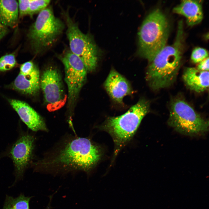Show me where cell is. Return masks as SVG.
<instances>
[{
    "instance_id": "obj_1",
    "label": "cell",
    "mask_w": 209,
    "mask_h": 209,
    "mask_svg": "<svg viewBox=\"0 0 209 209\" xmlns=\"http://www.w3.org/2000/svg\"><path fill=\"white\" fill-rule=\"evenodd\" d=\"M183 23L180 21L174 42L165 46L149 63L146 79L153 90L167 87L173 84L181 62L183 48Z\"/></svg>"
},
{
    "instance_id": "obj_2",
    "label": "cell",
    "mask_w": 209,
    "mask_h": 209,
    "mask_svg": "<svg viewBox=\"0 0 209 209\" xmlns=\"http://www.w3.org/2000/svg\"><path fill=\"white\" fill-rule=\"evenodd\" d=\"M169 25L166 16L159 9L150 12L143 22L138 32V53L149 62L165 46Z\"/></svg>"
},
{
    "instance_id": "obj_3",
    "label": "cell",
    "mask_w": 209,
    "mask_h": 209,
    "mask_svg": "<svg viewBox=\"0 0 209 209\" xmlns=\"http://www.w3.org/2000/svg\"><path fill=\"white\" fill-rule=\"evenodd\" d=\"M101 156L98 146L88 139L78 138L69 143L52 163L64 168L88 172L94 167Z\"/></svg>"
},
{
    "instance_id": "obj_4",
    "label": "cell",
    "mask_w": 209,
    "mask_h": 209,
    "mask_svg": "<svg viewBox=\"0 0 209 209\" xmlns=\"http://www.w3.org/2000/svg\"><path fill=\"white\" fill-rule=\"evenodd\" d=\"M149 108V102L142 99L123 114L108 118L102 128L111 135L117 146L121 147L134 135Z\"/></svg>"
},
{
    "instance_id": "obj_5",
    "label": "cell",
    "mask_w": 209,
    "mask_h": 209,
    "mask_svg": "<svg viewBox=\"0 0 209 209\" xmlns=\"http://www.w3.org/2000/svg\"><path fill=\"white\" fill-rule=\"evenodd\" d=\"M64 25L50 8L39 12L27 35L31 47L38 53L52 46L62 33Z\"/></svg>"
},
{
    "instance_id": "obj_6",
    "label": "cell",
    "mask_w": 209,
    "mask_h": 209,
    "mask_svg": "<svg viewBox=\"0 0 209 209\" xmlns=\"http://www.w3.org/2000/svg\"><path fill=\"white\" fill-rule=\"evenodd\" d=\"M168 123L178 132L188 135L202 134L208 129V121L186 102L179 99L171 103Z\"/></svg>"
},
{
    "instance_id": "obj_7",
    "label": "cell",
    "mask_w": 209,
    "mask_h": 209,
    "mask_svg": "<svg viewBox=\"0 0 209 209\" xmlns=\"http://www.w3.org/2000/svg\"><path fill=\"white\" fill-rule=\"evenodd\" d=\"M64 17L70 50L80 59L87 71H92L96 67L98 60L95 44L88 34L81 31L77 24L67 12L64 14Z\"/></svg>"
},
{
    "instance_id": "obj_8",
    "label": "cell",
    "mask_w": 209,
    "mask_h": 209,
    "mask_svg": "<svg viewBox=\"0 0 209 209\" xmlns=\"http://www.w3.org/2000/svg\"><path fill=\"white\" fill-rule=\"evenodd\" d=\"M59 58L64 67L68 100L72 103L77 99L85 82L87 71L80 59L70 50L65 51Z\"/></svg>"
},
{
    "instance_id": "obj_9",
    "label": "cell",
    "mask_w": 209,
    "mask_h": 209,
    "mask_svg": "<svg viewBox=\"0 0 209 209\" xmlns=\"http://www.w3.org/2000/svg\"><path fill=\"white\" fill-rule=\"evenodd\" d=\"M40 87L49 111H55L63 106L67 96L60 75L56 68L51 66L44 71L40 78Z\"/></svg>"
},
{
    "instance_id": "obj_10",
    "label": "cell",
    "mask_w": 209,
    "mask_h": 209,
    "mask_svg": "<svg viewBox=\"0 0 209 209\" xmlns=\"http://www.w3.org/2000/svg\"><path fill=\"white\" fill-rule=\"evenodd\" d=\"M34 139L28 133L21 135L10 148L9 155L13 161L16 174L21 176L31 159Z\"/></svg>"
},
{
    "instance_id": "obj_11",
    "label": "cell",
    "mask_w": 209,
    "mask_h": 209,
    "mask_svg": "<svg viewBox=\"0 0 209 209\" xmlns=\"http://www.w3.org/2000/svg\"><path fill=\"white\" fill-rule=\"evenodd\" d=\"M104 87L111 98L120 104L126 96L132 93L131 86L127 80L114 69H111L106 80Z\"/></svg>"
},
{
    "instance_id": "obj_12",
    "label": "cell",
    "mask_w": 209,
    "mask_h": 209,
    "mask_svg": "<svg viewBox=\"0 0 209 209\" xmlns=\"http://www.w3.org/2000/svg\"><path fill=\"white\" fill-rule=\"evenodd\" d=\"M9 102L21 120L31 130H47L43 118L27 103L15 99H9Z\"/></svg>"
},
{
    "instance_id": "obj_13",
    "label": "cell",
    "mask_w": 209,
    "mask_h": 209,
    "mask_svg": "<svg viewBox=\"0 0 209 209\" xmlns=\"http://www.w3.org/2000/svg\"><path fill=\"white\" fill-rule=\"evenodd\" d=\"M14 89L25 94L34 95L40 88L39 70L35 65L32 69L20 72L12 84Z\"/></svg>"
},
{
    "instance_id": "obj_14",
    "label": "cell",
    "mask_w": 209,
    "mask_h": 209,
    "mask_svg": "<svg viewBox=\"0 0 209 209\" xmlns=\"http://www.w3.org/2000/svg\"><path fill=\"white\" fill-rule=\"evenodd\" d=\"M202 1L185 0L173 10L174 12L184 16L188 26H192L200 23L202 20L203 14Z\"/></svg>"
},
{
    "instance_id": "obj_15",
    "label": "cell",
    "mask_w": 209,
    "mask_h": 209,
    "mask_svg": "<svg viewBox=\"0 0 209 209\" xmlns=\"http://www.w3.org/2000/svg\"><path fill=\"white\" fill-rule=\"evenodd\" d=\"M209 75V71L188 67L184 70L183 78L189 89L197 92H201L208 87Z\"/></svg>"
},
{
    "instance_id": "obj_16",
    "label": "cell",
    "mask_w": 209,
    "mask_h": 209,
    "mask_svg": "<svg viewBox=\"0 0 209 209\" xmlns=\"http://www.w3.org/2000/svg\"><path fill=\"white\" fill-rule=\"evenodd\" d=\"M18 3L15 0H0V22L7 27H15L19 16Z\"/></svg>"
},
{
    "instance_id": "obj_17",
    "label": "cell",
    "mask_w": 209,
    "mask_h": 209,
    "mask_svg": "<svg viewBox=\"0 0 209 209\" xmlns=\"http://www.w3.org/2000/svg\"><path fill=\"white\" fill-rule=\"evenodd\" d=\"M30 198L21 195L16 198H7L3 209H30Z\"/></svg>"
},
{
    "instance_id": "obj_18",
    "label": "cell",
    "mask_w": 209,
    "mask_h": 209,
    "mask_svg": "<svg viewBox=\"0 0 209 209\" xmlns=\"http://www.w3.org/2000/svg\"><path fill=\"white\" fill-rule=\"evenodd\" d=\"M17 64L15 56L13 54H8L0 58V71L9 70Z\"/></svg>"
},
{
    "instance_id": "obj_19",
    "label": "cell",
    "mask_w": 209,
    "mask_h": 209,
    "mask_svg": "<svg viewBox=\"0 0 209 209\" xmlns=\"http://www.w3.org/2000/svg\"><path fill=\"white\" fill-rule=\"evenodd\" d=\"M49 0H30L28 15L30 16L46 8L50 2Z\"/></svg>"
},
{
    "instance_id": "obj_20",
    "label": "cell",
    "mask_w": 209,
    "mask_h": 209,
    "mask_svg": "<svg viewBox=\"0 0 209 209\" xmlns=\"http://www.w3.org/2000/svg\"><path fill=\"white\" fill-rule=\"evenodd\" d=\"M208 57V53L205 49L197 47L192 51L191 55V60L193 63H199Z\"/></svg>"
},
{
    "instance_id": "obj_21",
    "label": "cell",
    "mask_w": 209,
    "mask_h": 209,
    "mask_svg": "<svg viewBox=\"0 0 209 209\" xmlns=\"http://www.w3.org/2000/svg\"><path fill=\"white\" fill-rule=\"evenodd\" d=\"M30 0L18 1L19 12L20 17L28 15Z\"/></svg>"
},
{
    "instance_id": "obj_22",
    "label": "cell",
    "mask_w": 209,
    "mask_h": 209,
    "mask_svg": "<svg viewBox=\"0 0 209 209\" xmlns=\"http://www.w3.org/2000/svg\"><path fill=\"white\" fill-rule=\"evenodd\" d=\"M197 69L201 71H209V57L199 63Z\"/></svg>"
},
{
    "instance_id": "obj_23",
    "label": "cell",
    "mask_w": 209,
    "mask_h": 209,
    "mask_svg": "<svg viewBox=\"0 0 209 209\" xmlns=\"http://www.w3.org/2000/svg\"><path fill=\"white\" fill-rule=\"evenodd\" d=\"M8 32V29L7 27L0 22V40L7 34Z\"/></svg>"
},
{
    "instance_id": "obj_24",
    "label": "cell",
    "mask_w": 209,
    "mask_h": 209,
    "mask_svg": "<svg viewBox=\"0 0 209 209\" xmlns=\"http://www.w3.org/2000/svg\"><path fill=\"white\" fill-rule=\"evenodd\" d=\"M50 208V203H49V204L48 205L47 208H46L45 209H49Z\"/></svg>"
}]
</instances>
